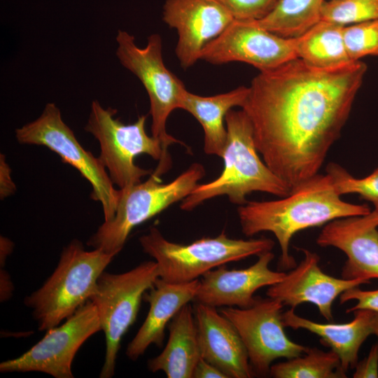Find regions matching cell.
<instances>
[{
  "instance_id": "cell-6",
  "label": "cell",
  "mask_w": 378,
  "mask_h": 378,
  "mask_svg": "<svg viewBox=\"0 0 378 378\" xmlns=\"http://www.w3.org/2000/svg\"><path fill=\"white\" fill-rule=\"evenodd\" d=\"M204 175V166L195 162L169 183H163L160 176L153 172L146 181L120 189L114 217L104 221L88 244L115 256L136 226L182 201Z\"/></svg>"
},
{
  "instance_id": "cell-26",
  "label": "cell",
  "mask_w": 378,
  "mask_h": 378,
  "mask_svg": "<svg viewBox=\"0 0 378 378\" xmlns=\"http://www.w3.org/2000/svg\"><path fill=\"white\" fill-rule=\"evenodd\" d=\"M321 20L344 26L378 20V0H327Z\"/></svg>"
},
{
  "instance_id": "cell-31",
  "label": "cell",
  "mask_w": 378,
  "mask_h": 378,
  "mask_svg": "<svg viewBox=\"0 0 378 378\" xmlns=\"http://www.w3.org/2000/svg\"><path fill=\"white\" fill-rule=\"evenodd\" d=\"M354 368V378L378 377V343L372 345L368 356L358 361Z\"/></svg>"
},
{
  "instance_id": "cell-20",
  "label": "cell",
  "mask_w": 378,
  "mask_h": 378,
  "mask_svg": "<svg viewBox=\"0 0 378 378\" xmlns=\"http://www.w3.org/2000/svg\"><path fill=\"white\" fill-rule=\"evenodd\" d=\"M352 321L345 323H321L303 318L290 308L282 313L284 327L293 330L304 329L321 338V342L330 347L340 358L341 368L346 374L358 363L359 349L367 337L372 335L371 320L374 313L370 309H357Z\"/></svg>"
},
{
  "instance_id": "cell-36",
  "label": "cell",
  "mask_w": 378,
  "mask_h": 378,
  "mask_svg": "<svg viewBox=\"0 0 378 378\" xmlns=\"http://www.w3.org/2000/svg\"><path fill=\"white\" fill-rule=\"evenodd\" d=\"M371 328L372 335H375L378 337V311H374L371 320Z\"/></svg>"
},
{
  "instance_id": "cell-10",
  "label": "cell",
  "mask_w": 378,
  "mask_h": 378,
  "mask_svg": "<svg viewBox=\"0 0 378 378\" xmlns=\"http://www.w3.org/2000/svg\"><path fill=\"white\" fill-rule=\"evenodd\" d=\"M20 144L44 146L76 168L92 186L91 197L101 202L104 221L114 217L120 196L105 167L78 142L73 131L63 121L60 110L48 103L41 115L15 130Z\"/></svg>"
},
{
  "instance_id": "cell-29",
  "label": "cell",
  "mask_w": 378,
  "mask_h": 378,
  "mask_svg": "<svg viewBox=\"0 0 378 378\" xmlns=\"http://www.w3.org/2000/svg\"><path fill=\"white\" fill-rule=\"evenodd\" d=\"M225 8L234 20H258L266 16L279 0H215Z\"/></svg>"
},
{
  "instance_id": "cell-24",
  "label": "cell",
  "mask_w": 378,
  "mask_h": 378,
  "mask_svg": "<svg viewBox=\"0 0 378 378\" xmlns=\"http://www.w3.org/2000/svg\"><path fill=\"white\" fill-rule=\"evenodd\" d=\"M326 0H279L263 18L253 22L278 36L295 38L307 31L321 20Z\"/></svg>"
},
{
  "instance_id": "cell-4",
  "label": "cell",
  "mask_w": 378,
  "mask_h": 378,
  "mask_svg": "<svg viewBox=\"0 0 378 378\" xmlns=\"http://www.w3.org/2000/svg\"><path fill=\"white\" fill-rule=\"evenodd\" d=\"M114 257L98 248L85 251L77 239L66 246L52 274L24 298L38 330L59 325L90 300L99 277Z\"/></svg>"
},
{
  "instance_id": "cell-19",
  "label": "cell",
  "mask_w": 378,
  "mask_h": 378,
  "mask_svg": "<svg viewBox=\"0 0 378 378\" xmlns=\"http://www.w3.org/2000/svg\"><path fill=\"white\" fill-rule=\"evenodd\" d=\"M198 286L199 279L180 284L156 279L143 297L149 304L146 318L125 351L130 360L138 359L151 344L162 346L166 327L184 305L194 300Z\"/></svg>"
},
{
  "instance_id": "cell-22",
  "label": "cell",
  "mask_w": 378,
  "mask_h": 378,
  "mask_svg": "<svg viewBox=\"0 0 378 378\" xmlns=\"http://www.w3.org/2000/svg\"><path fill=\"white\" fill-rule=\"evenodd\" d=\"M248 94V87L240 86L214 96L197 95L184 92L180 108L190 113L204 131V151L221 157L227 141L225 116L234 107H242Z\"/></svg>"
},
{
  "instance_id": "cell-21",
  "label": "cell",
  "mask_w": 378,
  "mask_h": 378,
  "mask_svg": "<svg viewBox=\"0 0 378 378\" xmlns=\"http://www.w3.org/2000/svg\"><path fill=\"white\" fill-rule=\"evenodd\" d=\"M169 338L162 351L148 361L149 370L168 378H192L202 358L194 310L184 305L168 324Z\"/></svg>"
},
{
  "instance_id": "cell-9",
  "label": "cell",
  "mask_w": 378,
  "mask_h": 378,
  "mask_svg": "<svg viewBox=\"0 0 378 378\" xmlns=\"http://www.w3.org/2000/svg\"><path fill=\"white\" fill-rule=\"evenodd\" d=\"M159 278L155 261H145L120 274L103 272L90 298L94 304L106 338V353L99 377L114 375L124 335L136 321L141 302Z\"/></svg>"
},
{
  "instance_id": "cell-35",
  "label": "cell",
  "mask_w": 378,
  "mask_h": 378,
  "mask_svg": "<svg viewBox=\"0 0 378 378\" xmlns=\"http://www.w3.org/2000/svg\"><path fill=\"white\" fill-rule=\"evenodd\" d=\"M13 244L8 239L1 237V265L4 266L7 256L12 252Z\"/></svg>"
},
{
  "instance_id": "cell-1",
  "label": "cell",
  "mask_w": 378,
  "mask_h": 378,
  "mask_svg": "<svg viewBox=\"0 0 378 378\" xmlns=\"http://www.w3.org/2000/svg\"><path fill=\"white\" fill-rule=\"evenodd\" d=\"M366 71L360 60L325 69L295 58L251 80L241 109L258 153L290 192L318 173Z\"/></svg>"
},
{
  "instance_id": "cell-17",
  "label": "cell",
  "mask_w": 378,
  "mask_h": 378,
  "mask_svg": "<svg viewBox=\"0 0 378 378\" xmlns=\"http://www.w3.org/2000/svg\"><path fill=\"white\" fill-rule=\"evenodd\" d=\"M274 258V253L267 251L247 268L228 270L222 265L206 272L199 280L194 301L214 307L252 306L259 288L279 282L286 274L270 268Z\"/></svg>"
},
{
  "instance_id": "cell-16",
  "label": "cell",
  "mask_w": 378,
  "mask_h": 378,
  "mask_svg": "<svg viewBox=\"0 0 378 378\" xmlns=\"http://www.w3.org/2000/svg\"><path fill=\"white\" fill-rule=\"evenodd\" d=\"M378 211L363 216H349L326 223L316 243L321 247L332 246L346 255L342 278L378 279Z\"/></svg>"
},
{
  "instance_id": "cell-8",
  "label": "cell",
  "mask_w": 378,
  "mask_h": 378,
  "mask_svg": "<svg viewBox=\"0 0 378 378\" xmlns=\"http://www.w3.org/2000/svg\"><path fill=\"white\" fill-rule=\"evenodd\" d=\"M116 56L120 64L134 74L145 88L150 100L149 113L152 118V136L161 142L164 162L171 168L172 161L168 147L180 141L169 134L166 124L171 113L180 108L186 88L183 83L164 65L162 42L158 34L148 37L147 44L140 48L134 36L118 30L116 36Z\"/></svg>"
},
{
  "instance_id": "cell-12",
  "label": "cell",
  "mask_w": 378,
  "mask_h": 378,
  "mask_svg": "<svg viewBox=\"0 0 378 378\" xmlns=\"http://www.w3.org/2000/svg\"><path fill=\"white\" fill-rule=\"evenodd\" d=\"M102 327L94 304L88 300L62 325L18 358L3 361L1 372H40L55 378L74 377L73 360L83 343Z\"/></svg>"
},
{
  "instance_id": "cell-27",
  "label": "cell",
  "mask_w": 378,
  "mask_h": 378,
  "mask_svg": "<svg viewBox=\"0 0 378 378\" xmlns=\"http://www.w3.org/2000/svg\"><path fill=\"white\" fill-rule=\"evenodd\" d=\"M326 174L332 178L337 192L340 195L358 194L372 202L378 211V167L369 176L358 178L351 176L342 166L331 162L326 167Z\"/></svg>"
},
{
  "instance_id": "cell-7",
  "label": "cell",
  "mask_w": 378,
  "mask_h": 378,
  "mask_svg": "<svg viewBox=\"0 0 378 378\" xmlns=\"http://www.w3.org/2000/svg\"><path fill=\"white\" fill-rule=\"evenodd\" d=\"M117 110L104 108L94 100L85 130L99 141V160L105 167L111 180L119 189H124L141 182L143 176L151 174L150 170L134 164V158L147 154L158 160L153 172L161 176L169 168L159 139L148 136L146 132L147 115L139 116L132 124H124L114 118Z\"/></svg>"
},
{
  "instance_id": "cell-23",
  "label": "cell",
  "mask_w": 378,
  "mask_h": 378,
  "mask_svg": "<svg viewBox=\"0 0 378 378\" xmlns=\"http://www.w3.org/2000/svg\"><path fill=\"white\" fill-rule=\"evenodd\" d=\"M344 25L321 20L307 31L295 38L298 58L318 69H336L351 60L344 39Z\"/></svg>"
},
{
  "instance_id": "cell-13",
  "label": "cell",
  "mask_w": 378,
  "mask_h": 378,
  "mask_svg": "<svg viewBox=\"0 0 378 378\" xmlns=\"http://www.w3.org/2000/svg\"><path fill=\"white\" fill-rule=\"evenodd\" d=\"M295 43V38L278 36L253 21L234 20L204 46L200 59L215 65L244 62L267 71L298 58Z\"/></svg>"
},
{
  "instance_id": "cell-33",
  "label": "cell",
  "mask_w": 378,
  "mask_h": 378,
  "mask_svg": "<svg viewBox=\"0 0 378 378\" xmlns=\"http://www.w3.org/2000/svg\"><path fill=\"white\" fill-rule=\"evenodd\" d=\"M192 378H227V377L217 367L202 358L194 370Z\"/></svg>"
},
{
  "instance_id": "cell-11",
  "label": "cell",
  "mask_w": 378,
  "mask_h": 378,
  "mask_svg": "<svg viewBox=\"0 0 378 378\" xmlns=\"http://www.w3.org/2000/svg\"><path fill=\"white\" fill-rule=\"evenodd\" d=\"M283 306L280 301L268 297L257 298L247 308L225 307L220 309L239 334L254 375H268L274 360L298 357L309 348L286 335L281 318Z\"/></svg>"
},
{
  "instance_id": "cell-30",
  "label": "cell",
  "mask_w": 378,
  "mask_h": 378,
  "mask_svg": "<svg viewBox=\"0 0 378 378\" xmlns=\"http://www.w3.org/2000/svg\"><path fill=\"white\" fill-rule=\"evenodd\" d=\"M340 304L349 300H356V304L346 310L349 314L357 309H370L378 311V289L372 290H363L354 287L345 290L340 297Z\"/></svg>"
},
{
  "instance_id": "cell-2",
  "label": "cell",
  "mask_w": 378,
  "mask_h": 378,
  "mask_svg": "<svg viewBox=\"0 0 378 378\" xmlns=\"http://www.w3.org/2000/svg\"><path fill=\"white\" fill-rule=\"evenodd\" d=\"M370 211L367 204L342 200L331 177L328 174L318 173L281 199L247 202L237 209L241 231L246 237L261 232L274 234L280 246L279 267L283 270L296 266L289 253V246L297 232L335 219L363 216Z\"/></svg>"
},
{
  "instance_id": "cell-28",
  "label": "cell",
  "mask_w": 378,
  "mask_h": 378,
  "mask_svg": "<svg viewBox=\"0 0 378 378\" xmlns=\"http://www.w3.org/2000/svg\"><path fill=\"white\" fill-rule=\"evenodd\" d=\"M343 34L351 61L368 55L378 56V20L346 25Z\"/></svg>"
},
{
  "instance_id": "cell-25",
  "label": "cell",
  "mask_w": 378,
  "mask_h": 378,
  "mask_svg": "<svg viewBox=\"0 0 378 378\" xmlns=\"http://www.w3.org/2000/svg\"><path fill=\"white\" fill-rule=\"evenodd\" d=\"M270 375L275 378H344L339 356L332 350L317 348L293 358L271 365Z\"/></svg>"
},
{
  "instance_id": "cell-14",
  "label": "cell",
  "mask_w": 378,
  "mask_h": 378,
  "mask_svg": "<svg viewBox=\"0 0 378 378\" xmlns=\"http://www.w3.org/2000/svg\"><path fill=\"white\" fill-rule=\"evenodd\" d=\"M162 20L177 31L175 53L181 66L187 69L234 19L215 0H166Z\"/></svg>"
},
{
  "instance_id": "cell-3",
  "label": "cell",
  "mask_w": 378,
  "mask_h": 378,
  "mask_svg": "<svg viewBox=\"0 0 378 378\" xmlns=\"http://www.w3.org/2000/svg\"><path fill=\"white\" fill-rule=\"evenodd\" d=\"M227 141L221 155L223 169L214 180L198 184L180 204L190 211L204 202L225 195L230 202L243 205L253 192L280 197L290 190L262 160L255 147L251 122L242 110H230L225 116Z\"/></svg>"
},
{
  "instance_id": "cell-15",
  "label": "cell",
  "mask_w": 378,
  "mask_h": 378,
  "mask_svg": "<svg viewBox=\"0 0 378 378\" xmlns=\"http://www.w3.org/2000/svg\"><path fill=\"white\" fill-rule=\"evenodd\" d=\"M304 258L286 273L279 282L269 286L266 295L295 309L303 303L316 306L328 321L333 319L332 307L335 300L345 290L369 284L370 281L338 279L323 272L319 266V256L307 249H301Z\"/></svg>"
},
{
  "instance_id": "cell-18",
  "label": "cell",
  "mask_w": 378,
  "mask_h": 378,
  "mask_svg": "<svg viewBox=\"0 0 378 378\" xmlns=\"http://www.w3.org/2000/svg\"><path fill=\"white\" fill-rule=\"evenodd\" d=\"M193 310L202 358L227 378L252 377L246 347L231 321L216 307L196 302Z\"/></svg>"
},
{
  "instance_id": "cell-34",
  "label": "cell",
  "mask_w": 378,
  "mask_h": 378,
  "mask_svg": "<svg viewBox=\"0 0 378 378\" xmlns=\"http://www.w3.org/2000/svg\"><path fill=\"white\" fill-rule=\"evenodd\" d=\"M0 280V297L1 301L3 302L11 297L13 285L8 272L2 269H1Z\"/></svg>"
},
{
  "instance_id": "cell-5",
  "label": "cell",
  "mask_w": 378,
  "mask_h": 378,
  "mask_svg": "<svg viewBox=\"0 0 378 378\" xmlns=\"http://www.w3.org/2000/svg\"><path fill=\"white\" fill-rule=\"evenodd\" d=\"M139 242L144 252L155 259L159 277L174 284L198 279L230 262L271 251L274 246L271 239H232L225 231L215 237H203L183 244L167 240L155 227L140 237Z\"/></svg>"
},
{
  "instance_id": "cell-32",
  "label": "cell",
  "mask_w": 378,
  "mask_h": 378,
  "mask_svg": "<svg viewBox=\"0 0 378 378\" xmlns=\"http://www.w3.org/2000/svg\"><path fill=\"white\" fill-rule=\"evenodd\" d=\"M15 191V186L10 176V169L6 161L5 156H0V197L3 200L13 195Z\"/></svg>"
}]
</instances>
